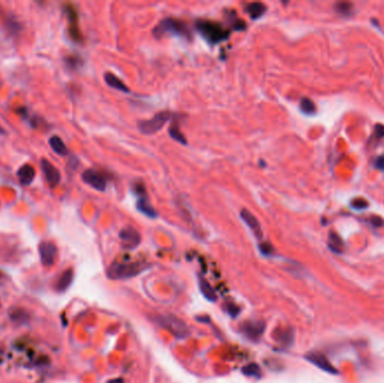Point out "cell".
Returning <instances> with one entry per match:
<instances>
[{
    "instance_id": "cell-27",
    "label": "cell",
    "mask_w": 384,
    "mask_h": 383,
    "mask_svg": "<svg viewBox=\"0 0 384 383\" xmlns=\"http://www.w3.org/2000/svg\"><path fill=\"white\" fill-rule=\"evenodd\" d=\"M352 9H353V6L352 3L349 2H339L336 5V10L344 15H348L352 11Z\"/></svg>"
},
{
    "instance_id": "cell-29",
    "label": "cell",
    "mask_w": 384,
    "mask_h": 383,
    "mask_svg": "<svg viewBox=\"0 0 384 383\" xmlns=\"http://www.w3.org/2000/svg\"><path fill=\"white\" fill-rule=\"evenodd\" d=\"M375 136L378 139H382L384 137V126L383 125H375Z\"/></svg>"
},
{
    "instance_id": "cell-15",
    "label": "cell",
    "mask_w": 384,
    "mask_h": 383,
    "mask_svg": "<svg viewBox=\"0 0 384 383\" xmlns=\"http://www.w3.org/2000/svg\"><path fill=\"white\" fill-rule=\"evenodd\" d=\"M103 78H105L106 83L108 84L109 87L114 88V89L120 90V91H122V93H129L130 91L128 89V87L126 86V84L122 82L120 79L117 78V76L115 75L114 73H111V72H107V73H105V75H103Z\"/></svg>"
},
{
    "instance_id": "cell-20",
    "label": "cell",
    "mask_w": 384,
    "mask_h": 383,
    "mask_svg": "<svg viewBox=\"0 0 384 383\" xmlns=\"http://www.w3.org/2000/svg\"><path fill=\"white\" fill-rule=\"evenodd\" d=\"M137 209L147 217L154 218L157 216V213L155 212V209L151 206V204H149L146 197H140V199H138V201H137Z\"/></svg>"
},
{
    "instance_id": "cell-21",
    "label": "cell",
    "mask_w": 384,
    "mask_h": 383,
    "mask_svg": "<svg viewBox=\"0 0 384 383\" xmlns=\"http://www.w3.org/2000/svg\"><path fill=\"white\" fill-rule=\"evenodd\" d=\"M5 27L11 35H18L23 30V25L18 22V19L15 16H7L5 18Z\"/></svg>"
},
{
    "instance_id": "cell-11",
    "label": "cell",
    "mask_w": 384,
    "mask_h": 383,
    "mask_svg": "<svg viewBox=\"0 0 384 383\" xmlns=\"http://www.w3.org/2000/svg\"><path fill=\"white\" fill-rule=\"evenodd\" d=\"M265 325L262 321H248L241 326V331L246 335L249 339L257 340L263 335Z\"/></svg>"
},
{
    "instance_id": "cell-23",
    "label": "cell",
    "mask_w": 384,
    "mask_h": 383,
    "mask_svg": "<svg viewBox=\"0 0 384 383\" xmlns=\"http://www.w3.org/2000/svg\"><path fill=\"white\" fill-rule=\"evenodd\" d=\"M168 133H170L171 137H172V139H173L174 141L179 142V143H181V144H183V145H186V144H187L186 137H184L183 133H182L181 131H180V128H179V126H178V122H176V121L172 122L171 126H170V128H168Z\"/></svg>"
},
{
    "instance_id": "cell-2",
    "label": "cell",
    "mask_w": 384,
    "mask_h": 383,
    "mask_svg": "<svg viewBox=\"0 0 384 383\" xmlns=\"http://www.w3.org/2000/svg\"><path fill=\"white\" fill-rule=\"evenodd\" d=\"M155 37H162L164 35H174L186 40H191V32L186 23L176 18H164L154 28Z\"/></svg>"
},
{
    "instance_id": "cell-30",
    "label": "cell",
    "mask_w": 384,
    "mask_h": 383,
    "mask_svg": "<svg viewBox=\"0 0 384 383\" xmlns=\"http://www.w3.org/2000/svg\"><path fill=\"white\" fill-rule=\"evenodd\" d=\"M375 166H376V168H380V170L384 171V154L381 155V156H379V158L376 159Z\"/></svg>"
},
{
    "instance_id": "cell-3",
    "label": "cell",
    "mask_w": 384,
    "mask_h": 383,
    "mask_svg": "<svg viewBox=\"0 0 384 383\" xmlns=\"http://www.w3.org/2000/svg\"><path fill=\"white\" fill-rule=\"evenodd\" d=\"M147 267L148 264L142 262L114 263L108 270V277L110 279H129L147 270Z\"/></svg>"
},
{
    "instance_id": "cell-17",
    "label": "cell",
    "mask_w": 384,
    "mask_h": 383,
    "mask_svg": "<svg viewBox=\"0 0 384 383\" xmlns=\"http://www.w3.org/2000/svg\"><path fill=\"white\" fill-rule=\"evenodd\" d=\"M245 11L251 16L252 19H257L263 16L266 11V7L262 2H252L245 7Z\"/></svg>"
},
{
    "instance_id": "cell-6",
    "label": "cell",
    "mask_w": 384,
    "mask_h": 383,
    "mask_svg": "<svg viewBox=\"0 0 384 383\" xmlns=\"http://www.w3.org/2000/svg\"><path fill=\"white\" fill-rule=\"evenodd\" d=\"M82 180L84 183L89 185L90 187L98 191H105L107 186V179L101 172H99L95 168H88L82 173Z\"/></svg>"
},
{
    "instance_id": "cell-7",
    "label": "cell",
    "mask_w": 384,
    "mask_h": 383,
    "mask_svg": "<svg viewBox=\"0 0 384 383\" xmlns=\"http://www.w3.org/2000/svg\"><path fill=\"white\" fill-rule=\"evenodd\" d=\"M38 252H40L41 262L44 266H52L55 263L57 258V247L54 243L48 242H42L38 247Z\"/></svg>"
},
{
    "instance_id": "cell-32",
    "label": "cell",
    "mask_w": 384,
    "mask_h": 383,
    "mask_svg": "<svg viewBox=\"0 0 384 383\" xmlns=\"http://www.w3.org/2000/svg\"><path fill=\"white\" fill-rule=\"evenodd\" d=\"M108 383H124L121 379H114V380H110Z\"/></svg>"
},
{
    "instance_id": "cell-24",
    "label": "cell",
    "mask_w": 384,
    "mask_h": 383,
    "mask_svg": "<svg viewBox=\"0 0 384 383\" xmlns=\"http://www.w3.org/2000/svg\"><path fill=\"white\" fill-rule=\"evenodd\" d=\"M328 245L330 247V250H333L336 253H340L343 251V240H341L340 237L337 235L336 233H330L329 234V239H328Z\"/></svg>"
},
{
    "instance_id": "cell-19",
    "label": "cell",
    "mask_w": 384,
    "mask_h": 383,
    "mask_svg": "<svg viewBox=\"0 0 384 383\" xmlns=\"http://www.w3.org/2000/svg\"><path fill=\"white\" fill-rule=\"evenodd\" d=\"M72 280H73V270L68 269L67 271L63 272V274L61 275L59 281H57L56 289L59 290L60 292H63V291L67 290L69 287L71 286Z\"/></svg>"
},
{
    "instance_id": "cell-33",
    "label": "cell",
    "mask_w": 384,
    "mask_h": 383,
    "mask_svg": "<svg viewBox=\"0 0 384 383\" xmlns=\"http://www.w3.org/2000/svg\"><path fill=\"white\" fill-rule=\"evenodd\" d=\"M5 134H6V131L1 127V126H0V135H5Z\"/></svg>"
},
{
    "instance_id": "cell-1",
    "label": "cell",
    "mask_w": 384,
    "mask_h": 383,
    "mask_svg": "<svg viewBox=\"0 0 384 383\" xmlns=\"http://www.w3.org/2000/svg\"><path fill=\"white\" fill-rule=\"evenodd\" d=\"M194 27L211 45L220 43V42L226 41L229 37V30L222 27V25L213 21L198 19L195 22Z\"/></svg>"
},
{
    "instance_id": "cell-12",
    "label": "cell",
    "mask_w": 384,
    "mask_h": 383,
    "mask_svg": "<svg viewBox=\"0 0 384 383\" xmlns=\"http://www.w3.org/2000/svg\"><path fill=\"white\" fill-rule=\"evenodd\" d=\"M240 217H241V219L245 221V224H246L248 227L252 229V232L254 233V235L257 237V239H262L263 237L262 227H261L260 221L257 220V218L246 209L241 210Z\"/></svg>"
},
{
    "instance_id": "cell-13",
    "label": "cell",
    "mask_w": 384,
    "mask_h": 383,
    "mask_svg": "<svg viewBox=\"0 0 384 383\" xmlns=\"http://www.w3.org/2000/svg\"><path fill=\"white\" fill-rule=\"evenodd\" d=\"M65 11H67L69 21L71 23V27H70L71 37L73 38L74 41H80L81 40V34H80L78 28V14H76V10L74 9V7L67 6Z\"/></svg>"
},
{
    "instance_id": "cell-8",
    "label": "cell",
    "mask_w": 384,
    "mask_h": 383,
    "mask_svg": "<svg viewBox=\"0 0 384 383\" xmlns=\"http://www.w3.org/2000/svg\"><path fill=\"white\" fill-rule=\"evenodd\" d=\"M306 359H308L310 363H312L313 365L319 367L320 370L325 371V372L330 374L338 373V371H337L336 367H334V365L330 363L329 359L326 358L324 354L320 353V352H310V353L306 355Z\"/></svg>"
},
{
    "instance_id": "cell-16",
    "label": "cell",
    "mask_w": 384,
    "mask_h": 383,
    "mask_svg": "<svg viewBox=\"0 0 384 383\" xmlns=\"http://www.w3.org/2000/svg\"><path fill=\"white\" fill-rule=\"evenodd\" d=\"M275 339L284 346H289L293 342V331L291 328L279 329L275 333Z\"/></svg>"
},
{
    "instance_id": "cell-5",
    "label": "cell",
    "mask_w": 384,
    "mask_h": 383,
    "mask_svg": "<svg viewBox=\"0 0 384 383\" xmlns=\"http://www.w3.org/2000/svg\"><path fill=\"white\" fill-rule=\"evenodd\" d=\"M172 117V114L168 110L165 112L157 113L153 118L147 120H142L138 122V128L143 134H147V135H152L155 134L163 128V126L170 120Z\"/></svg>"
},
{
    "instance_id": "cell-31",
    "label": "cell",
    "mask_w": 384,
    "mask_h": 383,
    "mask_svg": "<svg viewBox=\"0 0 384 383\" xmlns=\"http://www.w3.org/2000/svg\"><path fill=\"white\" fill-rule=\"evenodd\" d=\"M372 223H373V225L374 226H378V227H380V226H382L383 225V220H382V218H380V217H378V216H374L373 218H372Z\"/></svg>"
},
{
    "instance_id": "cell-26",
    "label": "cell",
    "mask_w": 384,
    "mask_h": 383,
    "mask_svg": "<svg viewBox=\"0 0 384 383\" xmlns=\"http://www.w3.org/2000/svg\"><path fill=\"white\" fill-rule=\"evenodd\" d=\"M243 373L245 375H248V377H260L261 369H260L259 365L255 364V363H252V364H249L246 367H244Z\"/></svg>"
},
{
    "instance_id": "cell-18",
    "label": "cell",
    "mask_w": 384,
    "mask_h": 383,
    "mask_svg": "<svg viewBox=\"0 0 384 383\" xmlns=\"http://www.w3.org/2000/svg\"><path fill=\"white\" fill-rule=\"evenodd\" d=\"M48 144L49 146L53 151H54L57 155H61V156H64V155H68V147L65 146L64 142L62 141V139L59 136H52L51 139L48 140Z\"/></svg>"
},
{
    "instance_id": "cell-22",
    "label": "cell",
    "mask_w": 384,
    "mask_h": 383,
    "mask_svg": "<svg viewBox=\"0 0 384 383\" xmlns=\"http://www.w3.org/2000/svg\"><path fill=\"white\" fill-rule=\"evenodd\" d=\"M199 286H200V290L203 296H205V298H207V299L210 301H215L217 299L216 292H215L214 288L205 280V279H200V280H199Z\"/></svg>"
},
{
    "instance_id": "cell-14",
    "label": "cell",
    "mask_w": 384,
    "mask_h": 383,
    "mask_svg": "<svg viewBox=\"0 0 384 383\" xmlns=\"http://www.w3.org/2000/svg\"><path fill=\"white\" fill-rule=\"evenodd\" d=\"M17 177L19 179V182L23 186H29L33 182L34 178H35V168L30 164H24V166L18 168Z\"/></svg>"
},
{
    "instance_id": "cell-9",
    "label": "cell",
    "mask_w": 384,
    "mask_h": 383,
    "mask_svg": "<svg viewBox=\"0 0 384 383\" xmlns=\"http://www.w3.org/2000/svg\"><path fill=\"white\" fill-rule=\"evenodd\" d=\"M41 168L43 171V174L45 177L46 182L48 183V186L51 188H55L59 185L61 181V173L57 170V168L53 166L48 159L41 160Z\"/></svg>"
},
{
    "instance_id": "cell-4",
    "label": "cell",
    "mask_w": 384,
    "mask_h": 383,
    "mask_svg": "<svg viewBox=\"0 0 384 383\" xmlns=\"http://www.w3.org/2000/svg\"><path fill=\"white\" fill-rule=\"evenodd\" d=\"M156 324L167 329L176 338H186L190 335V329L183 320L173 315H157L154 317Z\"/></svg>"
},
{
    "instance_id": "cell-10",
    "label": "cell",
    "mask_w": 384,
    "mask_h": 383,
    "mask_svg": "<svg viewBox=\"0 0 384 383\" xmlns=\"http://www.w3.org/2000/svg\"><path fill=\"white\" fill-rule=\"evenodd\" d=\"M119 237H120L121 245L125 248H127V250H133L141 243L140 233L133 227H126L122 229L120 234H119Z\"/></svg>"
},
{
    "instance_id": "cell-25",
    "label": "cell",
    "mask_w": 384,
    "mask_h": 383,
    "mask_svg": "<svg viewBox=\"0 0 384 383\" xmlns=\"http://www.w3.org/2000/svg\"><path fill=\"white\" fill-rule=\"evenodd\" d=\"M300 109L306 115H312L316 113V105L309 98H303L300 102Z\"/></svg>"
},
{
    "instance_id": "cell-28",
    "label": "cell",
    "mask_w": 384,
    "mask_h": 383,
    "mask_svg": "<svg viewBox=\"0 0 384 383\" xmlns=\"http://www.w3.org/2000/svg\"><path fill=\"white\" fill-rule=\"evenodd\" d=\"M351 206L354 209H365L367 208L368 202L363 198H355L354 200H352Z\"/></svg>"
}]
</instances>
